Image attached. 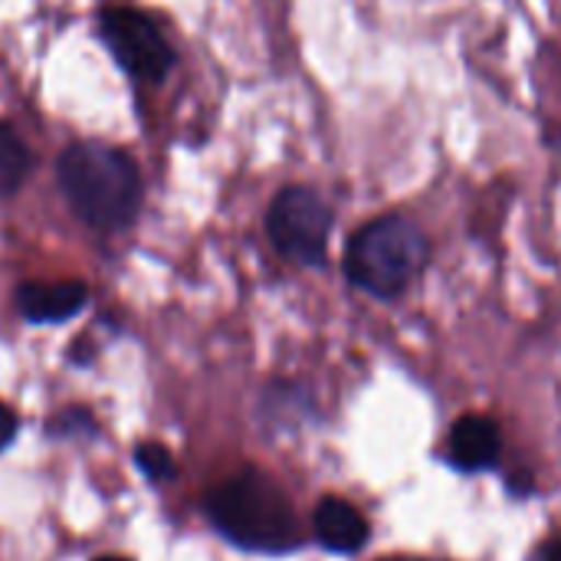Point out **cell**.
I'll return each mask as SVG.
<instances>
[{
    "label": "cell",
    "mask_w": 561,
    "mask_h": 561,
    "mask_svg": "<svg viewBox=\"0 0 561 561\" xmlns=\"http://www.w3.org/2000/svg\"><path fill=\"white\" fill-rule=\"evenodd\" d=\"M59 184L76 210L95 230H122L135 220L141 201L138 164L102 141H79L59 158Z\"/></svg>",
    "instance_id": "1"
},
{
    "label": "cell",
    "mask_w": 561,
    "mask_h": 561,
    "mask_svg": "<svg viewBox=\"0 0 561 561\" xmlns=\"http://www.w3.org/2000/svg\"><path fill=\"white\" fill-rule=\"evenodd\" d=\"M214 529L250 552H289L299 546V519L283 486L260 473L240 470L207 496Z\"/></svg>",
    "instance_id": "2"
},
{
    "label": "cell",
    "mask_w": 561,
    "mask_h": 561,
    "mask_svg": "<svg viewBox=\"0 0 561 561\" xmlns=\"http://www.w3.org/2000/svg\"><path fill=\"white\" fill-rule=\"evenodd\" d=\"M427 260V240L421 227L401 214L378 217L365 224L345 250L348 279L378 299L401 296Z\"/></svg>",
    "instance_id": "3"
},
{
    "label": "cell",
    "mask_w": 561,
    "mask_h": 561,
    "mask_svg": "<svg viewBox=\"0 0 561 561\" xmlns=\"http://www.w3.org/2000/svg\"><path fill=\"white\" fill-rule=\"evenodd\" d=\"M266 233L286 260L302 266H319L325 263V250H329L332 210L316 191L286 187L270 204Z\"/></svg>",
    "instance_id": "4"
},
{
    "label": "cell",
    "mask_w": 561,
    "mask_h": 561,
    "mask_svg": "<svg viewBox=\"0 0 561 561\" xmlns=\"http://www.w3.org/2000/svg\"><path fill=\"white\" fill-rule=\"evenodd\" d=\"M99 30L115 62L145 82H161L174 66V53L158 23L128 7H108L99 16Z\"/></svg>",
    "instance_id": "5"
},
{
    "label": "cell",
    "mask_w": 561,
    "mask_h": 561,
    "mask_svg": "<svg viewBox=\"0 0 561 561\" xmlns=\"http://www.w3.org/2000/svg\"><path fill=\"white\" fill-rule=\"evenodd\" d=\"M89 302V289L85 283L76 279H62V283H23L16 289V309L26 322H66L76 312H82V306Z\"/></svg>",
    "instance_id": "6"
},
{
    "label": "cell",
    "mask_w": 561,
    "mask_h": 561,
    "mask_svg": "<svg viewBox=\"0 0 561 561\" xmlns=\"http://www.w3.org/2000/svg\"><path fill=\"white\" fill-rule=\"evenodd\" d=\"M500 450H503V437L490 417L470 414V417H460L450 431V460L454 467L467 473L496 467Z\"/></svg>",
    "instance_id": "7"
},
{
    "label": "cell",
    "mask_w": 561,
    "mask_h": 561,
    "mask_svg": "<svg viewBox=\"0 0 561 561\" xmlns=\"http://www.w3.org/2000/svg\"><path fill=\"white\" fill-rule=\"evenodd\" d=\"M316 536L329 552L352 556L368 542V523L352 503L329 496L316 510Z\"/></svg>",
    "instance_id": "8"
},
{
    "label": "cell",
    "mask_w": 561,
    "mask_h": 561,
    "mask_svg": "<svg viewBox=\"0 0 561 561\" xmlns=\"http://www.w3.org/2000/svg\"><path fill=\"white\" fill-rule=\"evenodd\" d=\"M33 158L30 148L20 141V135L0 122V197H10L23 187V181L30 178Z\"/></svg>",
    "instance_id": "9"
},
{
    "label": "cell",
    "mask_w": 561,
    "mask_h": 561,
    "mask_svg": "<svg viewBox=\"0 0 561 561\" xmlns=\"http://www.w3.org/2000/svg\"><path fill=\"white\" fill-rule=\"evenodd\" d=\"M135 463H138V470H141L151 483H168V480H174V473H178L174 457L168 454V447H161V444H154V440L135 447Z\"/></svg>",
    "instance_id": "10"
},
{
    "label": "cell",
    "mask_w": 561,
    "mask_h": 561,
    "mask_svg": "<svg viewBox=\"0 0 561 561\" xmlns=\"http://www.w3.org/2000/svg\"><path fill=\"white\" fill-rule=\"evenodd\" d=\"M46 431H49L53 437H72V434H79V431L92 434V431H95V424H92L89 411H82V408H69V411H62L59 417H53V421L46 424Z\"/></svg>",
    "instance_id": "11"
},
{
    "label": "cell",
    "mask_w": 561,
    "mask_h": 561,
    "mask_svg": "<svg viewBox=\"0 0 561 561\" xmlns=\"http://www.w3.org/2000/svg\"><path fill=\"white\" fill-rule=\"evenodd\" d=\"M16 427H20V421H16V414L7 408V404H0V454L13 444V437H16Z\"/></svg>",
    "instance_id": "12"
},
{
    "label": "cell",
    "mask_w": 561,
    "mask_h": 561,
    "mask_svg": "<svg viewBox=\"0 0 561 561\" xmlns=\"http://www.w3.org/2000/svg\"><path fill=\"white\" fill-rule=\"evenodd\" d=\"M539 561H561V542L556 539V542H549L542 552H539Z\"/></svg>",
    "instance_id": "13"
},
{
    "label": "cell",
    "mask_w": 561,
    "mask_h": 561,
    "mask_svg": "<svg viewBox=\"0 0 561 561\" xmlns=\"http://www.w3.org/2000/svg\"><path fill=\"white\" fill-rule=\"evenodd\" d=\"M95 561H128V559H115V556H105V559H95Z\"/></svg>",
    "instance_id": "14"
},
{
    "label": "cell",
    "mask_w": 561,
    "mask_h": 561,
    "mask_svg": "<svg viewBox=\"0 0 561 561\" xmlns=\"http://www.w3.org/2000/svg\"><path fill=\"white\" fill-rule=\"evenodd\" d=\"M391 561H421V559H391Z\"/></svg>",
    "instance_id": "15"
}]
</instances>
